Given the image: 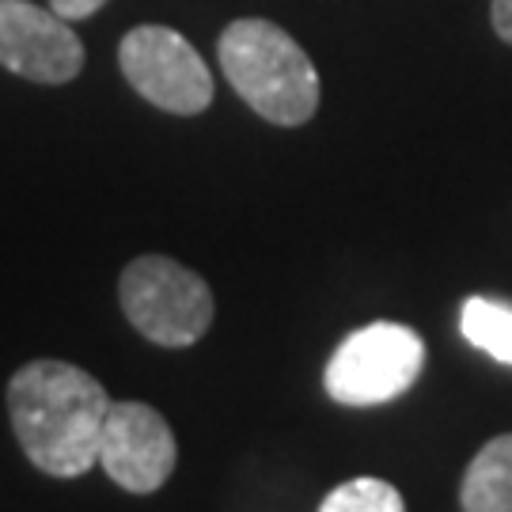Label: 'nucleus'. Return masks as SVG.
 <instances>
[{
	"label": "nucleus",
	"mask_w": 512,
	"mask_h": 512,
	"mask_svg": "<svg viewBox=\"0 0 512 512\" xmlns=\"http://www.w3.org/2000/svg\"><path fill=\"white\" fill-rule=\"evenodd\" d=\"M425 368V342L406 323H368L330 353L323 384L342 406H380L406 395Z\"/></svg>",
	"instance_id": "obj_4"
},
{
	"label": "nucleus",
	"mask_w": 512,
	"mask_h": 512,
	"mask_svg": "<svg viewBox=\"0 0 512 512\" xmlns=\"http://www.w3.org/2000/svg\"><path fill=\"white\" fill-rule=\"evenodd\" d=\"M323 512H403L406 501L403 494L384 482V478H349L342 486H334L323 501H319Z\"/></svg>",
	"instance_id": "obj_10"
},
{
	"label": "nucleus",
	"mask_w": 512,
	"mask_h": 512,
	"mask_svg": "<svg viewBox=\"0 0 512 512\" xmlns=\"http://www.w3.org/2000/svg\"><path fill=\"white\" fill-rule=\"evenodd\" d=\"M118 300L129 327L164 349L202 342L217 311L209 281L167 255L133 258L118 277Z\"/></svg>",
	"instance_id": "obj_3"
},
{
	"label": "nucleus",
	"mask_w": 512,
	"mask_h": 512,
	"mask_svg": "<svg viewBox=\"0 0 512 512\" xmlns=\"http://www.w3.org/2000/svg\"><path fill=\"white\" fill-rule=\"evenodd\" d=\"M118 65L129 88L167 114H202L213 103V73L179 31L160 23L133 27L118 46Z\"/></svg>",
	"instance_id": "obj_5"
},
{
	"label": "nucleus",
	"mask_w": 512,
	"mask_h": 512,
	"mask_svg": "<svg viewBox=\"0 0 512 512\" xmlns=\"http://www.w3.org/2000/svg\"><path fill=\"white\" fill-rule=\"evenodd\" d=\"M220 73L236 95L274 126H304L319 110V73L285 27L270 19H236L217 42Z\"/></svg>",
	"instance_id": "obj_2"
},
{
	"label": "nucleus",
	"mask_w": 512,
	"mask_h": 512,
	"mask_svg": "<svg viewBox=\"0 0 512 512\" xmlns=\"http://www.w3.org/2000/svg\"><path fill=\"white\" fill-rule=\"evenodd\" d=\"M107 414V387L69 361H31L8 384L16 440L42 475L80 478L99 467Z\"/></svg>",
	"instance_id": "obj_1"
},
{
	"label": "nucleus",
	"mask_w": 512,
	"mask_h": 512,
	"mask_svg": "<svg viewBox=\"0 0 512 512\" xmlns=\"http://www.w3.org/2000/svg\"><path fill=\"white\" fill-rule=\"evenodd\" d=\"M0 65L35 84H69L84 69V42L54 8L0 0Z\"/></svg>",
	"instance_id": "obj_7"
},
{
	"label": "nucleus",
	"mask_w": 512,
	"mask_h": 512,
	"mask_svg": "<svg viewBox=\"0 0 512 512\" xmlns=\"http://www.w3.org/2000/svg\"><path fill=\"white\" fill-rule=\"evenodd\" d=\"M459 330L475 349L490 353L497 365L512 368V308L490 296H467L459 308Z\"/></svg>",
	"instance_id": "obj_9"
},
{
	"label": "nucleus",
	"mask_w": 512,
	"mask_h": 512,
	"mask_svg": "<svg viewBox=\"0 0 512 512\" xmlns=\"http://www.w3.org/2000/svg\"><path fill=\"white\" fill-rule=\"evenodd\" d=\"M490 23H494L497 38L512 46V0H494L490 4Z\"/></svg>",
	"instance_id": "obj_12"
},
{
	"label": "nucleus",
	"mask_w": 512,
	"mask_h": 512,
	"mask_svg": "<svg viewBox=\"0 0 512 512\" xmlns=\"http://www.w3.org/2000/svg\"><path fill=\"white\" fill-rule=\"evenodd\" d=\"M459 509L512 512V433L490 437L459 482Z\"/></svg>",
	"instance_id": "obj_8"
},
{
	"label": "nucleus",
	"mask_w": 512,
	"mask_h": 512,
	"mask_svg": "<svg viewBox=\"0 0 512 512\" xmlns=\"http://www.w3.org/2000/svg\"><path fill=\"white\" fill-rule=\"evenodd\" d=\"M103 4H107V0H50V8H54L61 19H69V23H73V19L95 16Z\"/></svg>",
	"instance_id": "obj_11"
},
{
	"label": "nucleus",
	"mask_w": 512,
	"mask_h": 512,
	"mask_svg": "<svg viewBox=\"0 0 512 512\" xmlns=\"http://www.w3.org/2000/svg\"><path fill=\"white\" fill-rule=\"evenodd\" d=\"M179 463V444L167 418L148 403H110L103 440H99V467L110 482L129 494L160 490Z\"/></svg>",
	"instance_id": "obj_6"
}]
</instances>
